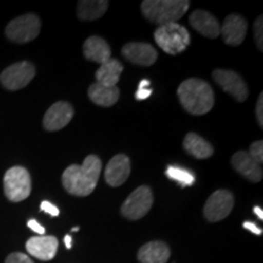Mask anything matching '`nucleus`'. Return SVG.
Listing matches in <instances>:
<instances>
[{
	"label": "nucleus",
	"mask_w": 263,
	"mask_h": 263,
	"mask_svg": "<svg viewBox=\"0 0 263 263\" xmlns=\"http://www.w3.org/2000/svg\"><path fill=\"white\" fill-rule=\"evenodd\" d=\"M41 26V20L37 15L26 14L9 22L5 28V35L10 42L16 44H25L38 37Z\"/></svg>",
	"instance_id": "obj_6"
},
{
	"label": "nucleus",
	"mask_w": 263,
	"mask_h": 263,
	"mask_svg": "<svg viewBox=\"0 0 263 263\" xmlns=\"http://www.w3.org/2000/svg\"><path fill=\"white\" fill-rule=\"evenodd\" d=\"M83 54L87 60L101 65L111 59V48L105 39L98 35H91L84 42Z\"/></svg>",
	"instance_id": "obj_19"
},
{
	"label": "nucleus",
	"mask_w": 263,
	"mask_h": 263,
	"mask_svg": "<svg viewBox=\"0 0 263 263\" xmlns=\"http://www.w3.org/2000/svg\"><path fill=\"white\" fill-rule=\"evenodd\" d=\"M213 80L227 94L232 95L239 103H244L249 97V89L245 81L239 73L229 70H215Z\"/></svg>",
	"instance_id": "obj_10"
},
{
	"label": "nucleus",
	"mask_w": 263,
	"mask_h": 263,
	"mask_svg": "<svg viewBox=\"0 0 263 263\" xmlns=\"http://www.w3.org/2000/svg\"><path fill=\"white\" fill-rule=\"evenodd\" d=\"M108 8V2L106 0H81L77 6V16L83 21H94L103 17Z\"/></svg>",
	"instance_id": "obj_23"
},
{
	"label": "nucleus",
	"mask_w": 263,
	"mask_h": 263,
	"mask_svg": "<svg viewBox=\"0 0 263 263\" xmlns=\"http://www.w3.org/2000/svg\"><path fill=\"white\" fill-rule=\"evenodd\" d=\"M189 6L188 0H145L140 9L150 22L163 26L182 18Z\"/></svg>",
	"instance_id": "obj_3"
},
{
	"label": "nucleus",
	"mask_w": 263,
	"mask_h": 263,
	"mask_svg": "<svg viewBox=\"0 0 263 263\" xmlns=\"http://www.w3.org/2000/svg\"><path fill=\"white\" fill-rule=\"evenodd\" d=\"M27 226H28V228H31V229L33 230V232L38 233V234L41 235V236L45 234L44 227L39 224V223H38L37 221H35V219H29L28 223H27Z\"/></svg>",
	"instance_id": "obj_30"
},
{
	"label": "nucleus",
	"mask_w": 263,
	"mask_h": 263,
	"mask_svg": "<svg viewBox=\"0 0 263 263\" xmlns=\"http://www.w3.org/2000/svg\"><path fill=\"white\" fill-rule=\"evenodd\" d=\"M153 93V90L149 89V88H145V89H138L136 93V99L137 100H144V99H147Z\"/></svg>",
	"instance_id": "obj_32"
},
{
	"label": "nucleus",
	"mask_w": 263,
	"mask_h": 263,
	"mask_svg": "<svg viewBox=\"0 0 263 263\" xmlns=\"http://www.w3.org/2000/svg\"><path fill=\"white\" fill-rule=\"evenodd\" d=\"M5 263H34L27 255L22 254V252H14L10 254L5 259Z\"/></svg>",
	"instance_id": "obj_27"
},
{
	"label": "nucleus",
	"mask_w": 263,
	"mask_h": 263,
	"mask_svg": "<svg viewBox=\"0 0 263 263\" xmlns=\"http://www.w3.org/2000/svg\"><path fill=\"white\" fill-rule=\"evenodd\" d=\"M171 257L168 245L163 241H150L143 245L138 252L140 263H167Z\"/></svg>",
	"instance_id": "obj_18"
},
{
	"label": "nucleus",
	"mask_w": 263,
	"mask_h": 263,
	"mask_svg": "<svg viewBox=\"0 0 263 263\" xmlns=\"http://www.w3.org/2000/svg\"><path fill=\"white\" fill-rule=\"evenodd\" d=\"M64 242H65V246L70 250L72 248V238L70 235H66L65 239H64Z\"/></svg>",
	"instance_id": "obj_33"
},
{
	"label": "nucleus",
	"mask_w": 263,
	"mask_h": 263,
	"mask_svg": "<svg viewBox=\"0 0 263 263\" xmlns=\"http://www.w3.org/2000/svg\"><path fill=\"white\" fill-rule=\"evenodd\" d=\"M248 154L256 161V162L262 164V162H263V143H262V140L254 141V143L250 145Z\"/></svg>",
	"instance_id": "obj_25"
},
{
	"label": "nucleus",
	"mask_w": 263,
	"mask_h": 263,
	"mask_svg": "<svg viewBox=\"0 0 263 263\" xmlns=\"http://www.w3.org/2000/svg\"><path fill=\"white\" fill-rule=\"evenodd\" d=\"M4 194L9 201H24L31 195L32 179L31 174L25 167L15 166L6 171L4 176Z\"/></svg>",
	"instance_id": "obj_5"
},
{
	"label": "nucleus",
	"mask_w": 263,
	"mask_h": 263,
	"mask_svg": "<svg viewBox=\"0 0 263 263\" xmlns=\"http://www.w3.org/2000/svg\"><path fill=\"white\" fill-rule=\"evenodd\" d=\"M59 241L55 236H33L26 242V250L33 257L41 261H50L58 252Z\"/></svg>",
	"instance_id": "obj_13"
},
{
	"label": "nucleus",
	"mask_w": 263,
	"mask_h": 263,
	"mask_svg": "<svg viewBox=\"0 0 263 263\" xmlns=\"http://www.w3.org/2000/svg\"><path fill=\"white\" fill-rule=\"evenodd\" d=\"M122 55L128 61L141 66H151L157 60L156 49L147 43H128L122 48Z\"/></svg>",
	"instance_id": "obj_15"
},
{
	"label": "nucleus",
	"mask_w": 263,
	"mask_h": 263,
	"mask_svg": "<svg viewBox=\"0 0 263 263\" xmlns=\"http://www.w3.org/2000/svg\"><path fill=\"white\" fill-rule=\"evenodd\" d=\"M78 229H80V228H78V227H76V228H73L72 230H73V232H78Z\"/></svg>",
	"instance_id": "obj_36"
},
{
	"label": "nucleus",
	"mask_w": 263,
	"mask_h": 263,
	"mask_svg": "<svg viewBox=\"0 0 263 263\" xmlns=\"http://www.w3.org/2000/svg\"><path fill=\"white\" fill-rule=\"evenodd\" d=\"M122 71L123 65L117 59L111 58L110 60L100 65V67L95 72V80L97 83L104 87H116Z\"/></svg>",
	"instance_id": "obj_20"
},
{
	"label": "nucleus",
	"mask_w": 263,
	"mask_h": 263,
	"mask_svg": "<svg viewBox=\"0 0 263 263\" xmlns=\"http://www.w3.org/2000/svg\"><path fill=\"white\" fill-rule=\"evenodd\" d=\"M101 174V160L97 155L85 157L83 164H72L62 173V186L74 196H88L94 192Z\"/></svg>",
	"instance_id": "obj_1"
},
{
	"label": "nucleus",
	"mask_w": 263,
	"mask_h": 263,
	"mask_svg": "<svg viewBox=\"0 0 263 263\" xmlns=\"http://www.w3.org/2000/svg\"><path fill=\"white\" fill-rule=\"evenodd\" d=\"M183 147L189 155L199 160L209 159L213 155V147L211 144L196 133H188L184 138Z\"/></svg>",
	"instance_id": "obj_21"
},
{
	"label": "nucleus",
	"mask_w": 263,
	"mask_h": 263,
	"mask_svg": "<svg viewBox=\"0 0 263 263\" xmlns=\"http://www.w3.org/2000/svg\"><path fill=\"white\" fill-rule=\"evenodd\" d=\"M232 164L234 170L250 182L258 183L262 180V166L249 155L248 151H238L232 157Z\"/></svg>",
	"instance_id": "obj_16"
},
{
	"label": "nucleus",
	"mask_w": 263,
	"mask_h": 263,
	"mask_svg": "<svg viewBox=\"0 0 263 263\" xmlns=\"http://www.w3.org/2000/svg\"><path fill=\"white\" fill-rule=\"evenodd\" d=\"M150 84V82L147 80H143L139 83V89H145V88H147V85Z\"/></svg>",
	"instance_id": "obj_35"
},
{
	"label": "nucleus",
	"mask_w": 263,
	"mask_h": 263,
	"mask_svg": "<svg viewBox=\"0 0 263 263\" xmlns=\"http://www.w3.org/2000/svg\"><path fill=\"white\" fill-rule=\"evenodd\" d=\"M166 174L168 178L178 182L182 186L193 185L194 182H195V177L193 176V173L188 172L186 170L180 168V167L170 166L166 171Z\"/></svg>",
	"instance_id": "obj_24"
},
{
	"label": "nucleus",
	"mask_w": 263,
	"mask_h": 263,
	"mask_svg": "<svg viewBox=\"0 0 263 263\" xmlns=\"http://www.w3.org/2000/svg\"><path fill=\"white\" fill-rule=\"evenodd\" d=\"M156 44L164 52L171 55H177L184 51L190 44V34L184 26L173 22L160 26L154 33Z\"/></svg>",
	"instance_id": "obj_4"
},
{
	"label": "nucleus",
	"mask_w": 263,
	"mask_h": 263,
	"mask_svg": "<svg viewBox=\"0 0 263 263\" xmlns=\"http://www.w3.org/2000/svg\"><path fill=\"white\" fill-rule=\"evenodd\" d=\"M177 94L184 110L195 116L210 112L215 104L212 88L199 78H189L180 83Z\"/></svg>",
	"instance_id": "obj_2"
},
{
	"label": "nucleus",
	"mask_w": 263,
	"mask_h": 263,
	"mask_svg": "<svg viewBox=\"0 0 263 263\" xmlns=\"http://www.w3.org/2000/svg\"><path fill=\"white\" fill-rule=\"evenodd\" d=\"M153 203V190L147 185H141L127 197L121 207V213L129 221H138L150 211Z\"/></svg>",
	"instance_id": "obj_7"
},
{
	"label": "nucleus",
	"mask_w": 263,
	"mask_h": 263,
	"mask_svg": "<svg viewBox=\"0 0 263 263\" xmlns=\"http://www.w3.org/2000/svg\"><path fill=\"white\" fill-rule=\"evenodd\" d=\"M34 76V65L28 61L16 62L0 73V83L8 90H18L27 87Z\"/></svg>",
	"instance_id": "obj_8"
},
{
	"label": "nucleus",
	"mask_w": 263,
	"mask_h": 263,
	"mask_svg": "<svg viewBox=\"0 0 263 263\" xmlns=\"http://www.w3.org/2000/svg\"><path fill=\"white\" fill-rule=\"evenodd\" d=\"M254 32H255V41L257 44V48L259 50H263V17L258 16L256 18L255 25H254Z\"/></svg>",
	"instance_id": "obj_26"
},
{
	"label": "nucleus",
	"mask_w": 263,
	"mask_h": 263,
	"mask_svg": "<svg viewBox=\"0 0 263 263\" xmlns=\"http://www.w3.org/2000/svg\"><path fill=\"white\" fill-rule=\"evenodd\" d=\"M130 174V160L124 154H118L108 161L105 168V180L108 185L120 186Z\"/></svg>",
	"instance_id": "obj_14"
},
{
	"label": "nucleus",
	"mask_w": 263,
	"mask_h": 263,
	"mask_svg": "<svg viewBox=\"0 0 263 263\" xmlns=\"http://www.w3.org/2000/svg\"><path fill=\"white\" fill-rule=\"evenodd\" d=\"M242 227H244L245 229L250 230L251 233H254V234H256V235H261L262 234V229L252 222H245L244 224H242Z\"/></svg>",
	"instance_id": "obj_31"
},
{
	"label": "nucleus",
	"mask_w": 263,
	"mask_h": 263,
	"mask_svg": "<svg viewBox=\"0 0 263 263\" xmlns=\"http://www.w3.org/2000/svg\"><path fill=\"white\" fill-rule=\"evenodd\" d=\"M73 107L67 101H58L48 108L43 118V127L48 132H57L65 128L73 117Z\"/></svg>",
	"instance_id": "obj_11"
},
{
	"label": "nucleus",
	"mask_w": 263,
	"mask_h": 263,
	"mask_svg": "<svg viewBox=\"0 0 263 263\" xmlns=\"http://www.w3.org/2000/svg\"><path fill=\"white\" fill-rule=\"evenodd\" d=\"M256 118L259 127H263V94L261 93L258 97L257 104H256Z\"/></svg>",
	"instance_id": "obj_29"
},
{
	"label": "nucleus",
	"mask_w": 263,
	"mask_h": 263,
	"mask_svg": "<svg viewBox=\"0 0 263 263\" xmlns=\"http://www.w3.org/2000/svg\"><path fill=\"white\" fill-rule=\"evenodd\" d=\"M248 32V22L241 15L232 14L227 16L219 28V34L222 35L226 44L232 47H238L244 42Z\"/></svg>",
	"instance_id": "obj_12"
},
{
	"label": "nucleus",
	"mask_w": 263,
	"mask_h": 263,
	"mask_svg": "<svg viewBox=\"0 0 263 263\" xmlns=\"http://www.w3.org/2000/svg\"><path fill=\"white\" fill-rule=\"evenodd\" d=\"M41 210H42V211H44L45 213H48V215L52 216V217H57V216H59V213H60L58 207L55 206L54 203H51L49 201H43L41 203Z\"/></svg>",
	"instance_id": "obj_28"
},
{
	"label": "nucleus",
	"mask_w": 263,
	"mask_h": 263,
	"mask_svg": "<svg viewBox=\"0 0 263 263\" xmlns=\"http://www.w3.org/2000/svg\"><path fill=\"white\" fill-rule=\"evenodd\" d=\"M234 207V196L228 190H216L207 199L203 207V215L210 222H219L228 217Z\"/></svg>",
	"instance_id": "obj_9"
},
{
	"label": "nucleus",
	"mask_w": 263,
	"mask_h": 263,
	"mask_svg": "<svg viewBox=\"0 0 263 263\" xmlns=\"http://www.w3.org/2000/svg\"><path fill=\"white\" fill-rule=\"evenodd\" d=\"M88 97L94 104L99 106L110 107L115 105L120 99L118 87H104L99 83H93L88 89Z\"/></svg>",
	"instance_id": "obj_22"
},
{
	"label": "nucleus",
	"mask_w": 263,
	"mask_h": 263,
	"mask_svg": "<svg viewBox=\"0 0 263 263\" xmlns=\"http://www.w3.org/2000/svg\"><path fill=\"white\" fill-rule=\"evenodd\" d=\"M254 212L256 213V215L258 216V218H259V219H263V211H262V209H261V207L256 206L255 209H254Z\"/></svg>",
	"instance_id": "obj_34"
},
{
	"label": "nucleus",
	"mask_w": 263,
	"mask_h": 263,
	"mask_svg": "<svg viewBox=\"0 0 263 263\" xmlns=\"http://www.w3.org/2000/svg\"><path fill=\"white\" fill-rule=\"evenodd\" d=\"M192 27L202 34L203 37L215 39L219 35V22L212 14L205 10H195L189 17Z\"/></svg>",
	"instance_id": "obj_17"
}]
</instances>
